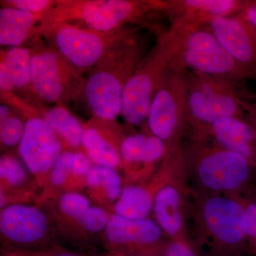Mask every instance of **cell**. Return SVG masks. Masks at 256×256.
Returning a JSON list of instances; mask_svg holds the SVG:
<instances>
[{
  "mask_svg": "<svg viewBox=\"0 0 256 256\" xmlns=\"http://www.w3.org/2000/svg\"><path fill=\"white\" fill-rule=\"evenodd\" d=\"M192 242L204 256H242L247 252L246 217L240 195L190 188Z\"/></svg>",
  "mask_w": 256,
  "mask_h": 256,
  "instance_id": "6da1fadb",
  "label": "cell"
},
{
  "mask_svg": "<svg viewBox=\"0 0 256 256\" xmlns=\"http://www.w3.org/2000/svg\"><path fill=\"white\" fill-rule=\"evenodd\" d=\"M182 150L192 190L240 195L252 186L256 170L245 158L220 146L205 133L186 130Z\"/></svg>",
  "mask_w": 256,
  "mask_h": 256,
  "instance_id": "7a4b0ae2",
  "label": "cell"
},
{
  "mask_svg": "<svg viewBox=\"0 0 256 256\" xmlns=\"http://www.w3.org/2000/svg\"><path fill=\"white\" fill-rule=\"evenodd\" d=\"M148 44L146 38L136 32L92 68L86 78L82 95L96 118L112 121L121 114L124 88L149 50Z\"/></svg>",
  "mask_w": 256,
  "mask_h": 256,
  "instance_id": "3957f363",
  "label": "cell"
},
{
  "mask_svg": "<svg viewBox=\"0 0 256 256\" xmlns=\"http://www.w3.org/2000/svg\"><path fill=\"white\" fill-rule=\"evenodd\" d=\"M168 0H57L38 25L70 23L100 32L127 26L154 28L152 16L165 14Z\"/></svg>",
  "mask_w": 256,
  "mask_h": 256,
  "instance_id": "277c9868",
  "label": "cell"
},
{
  "mask_svg": "<svg viewBox=\"0 0 256 256\" xmlns=\"http://www.w3.org/2000/svg\"><path fill=\"white\" fill-rule=\"evenodd\" d=\"M156 41L144 56L124 88L121 114L128 124L141 126L148 119L150 107L165 77L178 57L180 34L170 26L156 28Z\"/></svg>",
  "mask_w": 256,
  "mask_h": 256,
  "instance_id": "5b68a950",
  "label": "cell"
},
{
  "mask_svg": "<svg viewBox=\"0 0 256 256\" xmlns=\"http://www.w3.org/2000/svg\"><path fill=\"white\" fill-rule=\"evenodd\" d=\"M127 26L114 32H100L70 23L38 25L34 36L44 37L55 50L80 74L94 68L114 47L140 30Z\"/></svg>",
  "mask_w": 256,
  "mask_h": 256,
  "instance_id": "8992f818",
  "label": "cell"
},
{
  "mask_svg": "<svg viewBox=\"0 0 256 256\" xmlns=\"http://www.w3.org/2000/svg\"><path fill=\"white\" fill-rule=\"evenodd\" d=\"M188 128L203 131L216 121L244 118L246 104L254 98L240 82L214 78L188 70Z\"/></svg>",
  "mask_w": 256,
  "mask_h": 256,
  "instance_id": "52a82bcc",
  "label": "cell"
},
{
  "mask_svg": "<svg viewBox=\"0 0 256 256\" xmlns=\"http://www.w3.org/2000/svg\"><path fill=\"white\" fill-rule=\"evenodd\" d=\"M30 60V88L38 98L50 104L78 100L86 78L38 36H33Z\"/></svg>",
  "mask_w": 256,
  "mask_h": 256,
  "instance_id": "ba28073f",
  "label": "cell"
},
{
  "mask_svg": "<svg viewBox=\"0 0 256 256\" xmlns=\"http://www.w3.org/2000/svg\"><path fill=\"white\" fill-rule=\"evenodd\" d=\"M188 70L178 57L153 98L146 124L166 148L182 142L188 128Z\"/></svg>",
  "mask_w": 256,
  "mask_h": 256,
  "instance_id": "9c48e42d",
  "label": "cell"
},
{
  "mask_svg": "<svg viewBox=\"0 0 256 256\" xmlns=\"http://www.w3.org/2000/svg\"><path fill=\"white\" fill-rule=\"evenodd\" d=\"M178 34V60L188 70L236 82L256 80L255 75L222 46L210 26Z\"/></svg>",
  "mask_w": 256,
  "mask_h": 256,
  "instance_id": "30bf717a",
  "label": "cell"
},
{
  "mask_svg": "<svg viewBox=\"0 0 256 256\" xmlns=\"http://www.w3.org/2000/svg\"><path fill=\"white\" fill-rule=\"evenodd\" d=\"M22 110L32 114V116L25 122L24 132L18 144V154L32 174H46L63 152L62 139L40 114Z\"/></svg>",
  "mask_w": 256,
  "mask_h": 256,
  "instance_id": "8fae6325",
  "label": "cell"
},
{
  "mask_svg": "<svg viewBox=\"0 0 256 256\" xmlns=\"http://www.w3.org/2000/svg\"><path fill=\"white\" fill-rule=\"evenodd\" d=\"M108 242L129 256H160L164 236L154 220H130L112 214L105 229Z\"/></svg>",
  "mask_w": 256,
  "mask_h": 256,
  "instance_id": "7c38bea8",
  "label": "cell"
},
{
  "mask_svg": "<svg viewBox=\"0 0 256 256\" xmlns=\"http://www.w3.org/2000/svg\"><path fill=\"white\" fill-rule=\"evenodd\" d=\"M186 175L166 184L154 196V220L169 240L188 238L190 188Z\"/></svg>",
  "mask_w": 256,
  "mask_h": 256,
  "instance_id": "4fadbf2b",
  "label": "cell"
},
{
  "mask_svg": "<svg viewBox=\"0 0 256 256\" xmlns=\"http://www.w3.org/2000/svg\"><path fill=\"white\" fill-rule=\"evenodd\" d=\"M246 0H168L165 15L180 34L208 26L215 18L240 14Z\"/></svg>",
  "mask_w": 256,
  "mask_h": 256,
  "instance_id": "5bb4252c",
  "label": "cell"
},
{
  "mask_svg": "<svg viewBox=\"0 0 256 256\" xmlns=\"http://www.w3.org/2000/svg\"><path fill=\"white\" fill-rule=\"evenodd\" d=\"M208 26L222 46L256 78V26L240 14L215 18Z\"/></svg>",
  "mask_w": 256,
  "mask_h": 256,
  "instance_id": "9a60e30c",
  "label": "cell"
},
{
  "mask_svg": "<svg viewBox=\"0 0 256 256\" xmlns=\"http://www.w3.org/2000/svg\"><path fill=\"white\" fill-rule=\"evenodd\" d=\"M48 228L46 215L32 205L14 204L0 214V230L6 240L20 246H32L43 240Z\"/></svg>",
  "mask_w": 256,
  "mask_h": 256,
  "instance_id": "2e32d148",
  "label": "cell"
},
{
  "mask_svg": "<svg viewBox=\"0 0 256 256\" xmlns=\"http://www.w3.org/2000/svg\"><path fill=\"white\" fill-rule=\"evenodd\" d=\"M198 132L205 133L220 146L240 154L256 170V129L246 118L220 120Z\"/></svg>",
  "mask_w": 256,
  "mask_h": 256,
  "instance_id": "e0dca14e",
  "label": "cell"
},
{
  "mask_svg": "<svg viewBox=\"0 0 256 256\" xmlns=\"http://www.w3.org/2000/svg\"><path fill=\"white\" fill-rule=\"evenodd\" d=\"M30 60L31 50L26 47H10L1 50V92H12L16 89L30 88Z\"/></svg>",
  "mask_w": 256,
  "mask_h": 256,
  "instance_id": "ac0fdd59",
  "label": "cell"
},
{
  "mask_svg": "<svg viewBox=\"0 0 256 256\" xmlns=\"http://www.w3.org/2000/svg\"><path fill=\"white\" fill-rule=\"evenodd\" d=\"M46 14H33L11 8L0 9V44L18 47L34 36V28Z\"/></svg>",
  "mask_w": 256,
  "mask_h": 256,
  "instance_id": "d6986e66",
  "label": "cell"
},
{
  "mask_svg": "<svg viewBox=\"0 0 256 256\" xmlns=\"http://www.w3.org/2000/svg\"><path fill=\"white\" fill-rule=\"evenodd\" d=\"M166 146L154 134L137 133L124 138L119 146L121 160L128 164H152L163 160Z\"/></svg>",
  "mask_w": 256,
  "mask_h": 256,
  "instance_id": "ffe728a7",
  "label": "cell"
},
{
  "mask_svg": "<svg viewBox=\"0 0 256 256\" xmlns=\"http://www.w3.org/2000/svg\"><path fill=\"white\" fill-rule=\"evenodd\" d=\"M154 198V194L146 186L128 185L114 204V214L130 220H144L152 212Z\"/></svg>",
  "mask_w": 256,
  "mask_h": 256,
  "instance_id": "44dd1931",
  "label": "cell"
},
{
  "mask_svg": "<svg viewBox=\"0 0 256 256\" xmlns=\"http://www.w3.org/2000/svg\"><path fill=\"white\" fill-rule=\"evenodd\" d=\"M38 114L70 148L77 149L82 146L84 126L64 106H54Z\"/></svg>",
  "mask_w": 256,
  "mask_h": 256,
  "instance_id": "7402d4cb",
  "label": "cell"
},
{
  "mask_svg": "<svg viewBox=\"0 0 256 256\" xmlns=\"http://www.w3.org/2000/svg\"><path fill=\"white\" fill-rule=\"evenodd\" d=\"M82 146L86 154L96 165L116 168L121 161L119 150L96 128H84Z\"/></svg>",
  "mask_w": 256,
  "mask_h": 256,
  "instance_id": "603a6c76",
  "label": "cell"
},
{
  "mask_svg": "<svg viewBox=\"0 0 256 256\" xmlns=\"http://www.w3.org/2000/svg\"><path fill=\"white\" fill-rule=\"evenodd\" d=\"M88 186L104 188L106 197L110 201H117L122 192L120 176L116 168L92 165L86 176Z\"/></svg>",
  "mask_w": 256,
  "mask_h": 256,
  "instance_id": "cb8c5ba5",
  "label": "cell"
},
{
  "mask_svg": "<svg viewBox=\"0 0 256 256\" xmlns=\"http://www.w3.org/2000/svg\"><path fill=\"white\" fill-rule=\"evenodd\" d=\"M240 196L246 217L247 252L256 256V190L252 185Z\"/></svg>",
  "mask_w": 256,
  "mask_h": 256,
  "instance_id": "d4e9b609",
  "label": "cell"
},
{
  "mask_svg": "<svg viewBox=\"0 0 256 256\" xmlns=\"http://www.w3.org/2000/svg\"><path fill=\"white\" fill-rule=\"evenodd\" d=\"M16 158L3 156L0 158V178L10 186H20L28 180L26 166Z\"/></svg>",
  "mask_w": 256,
  "mask_h": 256,
  "instance_id": "484cf974",
  "label": "cell"
},
{
  "mask_svg": "<svg viewBox=\"0 0 256 256\" xmlns=\"http://www.w3.org/2000/svg\"><path fill=\"white\" fill-rule=\"evenodd\" d=\"M25 124L18 114H11L0 120V140L2 144L13 146L20 144L24 132Z\"/></svg>",
  "mask_w": 256,
  "mask_h": 256,
  "instance_id": "4316f807",
  "label": "cell"
},
{
  "mask_svg": "<svg viewBox=\"0 0 256 256\" xmlns=\"http://www.w3.org/2000/svg\"><path fill=\"white\" fill-rule=\"evenodd\" d=\"M60 210L73 220H78L90 208L88 198L78 192H66L60 196Z\"/></svg>",
  "mask_w": 256,
  "mask_h": 256,
  "instance_id": "83f0119b",
  "label": "cell"
},
{
  "mask_svg": "<svg viewBox=\"0 0 256 256\" xmlns=\"http://www.w3.org/2000/svg\"><path fill=\"white\" fill-rule=\"evenodd\" d=\"M110 218V216L104 208L90 206L77 222L87 232L96 233L106 229Z\"/></svg>",
  "mask_w": 256,
  "mask_h": 256,
  "instance_id": "f1b7e54d",
  "label": "cell"
},
{
  "mask_svg": "<svg viewBox=\"0 0 256 256\" xmlns=\"http://www.w3.org/2000/svg\"><path fill=\"white\" fill-rule=\"evenodd\" d=\"M2 8H11L33 13L47 14L53 9L57 0H1Z\"/></svg>",
  "mask_w": 256,
  "mask_h": 256,
  "instance_id": "f546056e",
  "label": "cell"
},
{
  "mask_svg": "<svg viewBox=\"0 0 256 256\" xmlns=\"http://www.w3.org/2000/svg\"><path fill=\"white\" fill-rule=\"evenodd\" d=\"M160 256H204L190 238L164 242Z\"/></svg>",
  "mask_w": 256,
  "mask_h": 256,
  "instance_id": "4dcf8cb0",
  "label": "cell"
},
{
  "mask_svg": "<svg viewBox=\"0 0 256 256\" xmlns=\"http://www.w3.org/2000/svg\"><path fill=\"white\" fill-rule=\"evenodd\" d=\"M74 152H63L50 172V181L54 186H62L66 181L68 174L72 173Z\"/></svg>",
  "mask_w": 256,
  "mask_h": 256,
  "instance_id": "1f68e13d",
  "label": "cell"
},
{
  "mask_svg": "<svg viewBox=\"0 0 256 256\" xmlns=\"http://www.w3.org/2000/svg\"><path fill=\"white\" fill-rule=\"evenodd\" d=\"M92 162L86 153L77 151L74 152L72 164V174L77 176H86L92 168Z\"/></svg>",
  "mask_w": 256,
  "mask_h": 256,
  "instance_id": "d6a6232c",
  "label": "cell"
},
{
  "mask_svg": "<svg viewBox=\"0 0 256 256\" xmlns=\"http://www.w3.org/2000/svg\"><path fill=\"white\" fill-rule=\"evenodd\" d=\"M238 14L256 28V0H246L244 9Z\"/></svg>",
  "mask_w": 256,
  "mask_h": 256,
  "instance_id": "836d02e7",
  "label": "cell"
},
{
  "mask_svg": "<svg viewBox=\"0 0 256 256\" xmlns=\"http://www.w3.org/2000/svg\"><path fill=\"white\" fill-rule=\"evenodd\" d=\"M245 118L256 127V96L252 100H248L246 104Z\"/></svg>",
  "mask_w": 256,
  "mask_h": 256,
  "instance_id": "e575fe53",
  "label": "cell"
},
{
  "mask_svg": "<svg viewBox=\"0 0 256 256\" xmlns=\"http://www.w3.org/2000/svg\"><path fill=\"white\" fill-rule=\"evenodd\" d=\"M9 106L8 104H2L0 106V120L6 118L10 114H11Z\"/></svg>",
  "mask_w": 256,
  "mask_h": 256,
  "instance_id": "d590c367",
  "label": "cell"
},
{
  "mask_svg": "<svg viewBox=\"0 0 256 256\" xmlns=\"http://www.w3.org/2000/svg\"><path fill=\"white\" fill-rule=\"evenodd\" d=\"M46 256H80L78 254H74V252H56V254H50V255Z\"/></svg>",
  "mask_w": 256,
  "mask_h": 256,
  "instance_id": "8d00e7d4",
  "label": "cell"
},
{
  "mask_svg": "<svg viewBox=\"0 0 256 256\" xmlns=\"http://www.w3.org/2000/svg\"><path fill=\"white\" fill-rule=\"evenodd\" d=\"M252 126H254V124H252ZM254 128H255V129H256V127H255V126H254Z\"/></svg>",
  "mask_w": 256,
  "mask_h": 256,
  "instance_id": "74e56055",
  "label": "cell"
}]
</instances>
